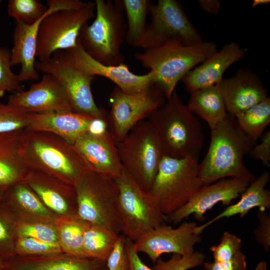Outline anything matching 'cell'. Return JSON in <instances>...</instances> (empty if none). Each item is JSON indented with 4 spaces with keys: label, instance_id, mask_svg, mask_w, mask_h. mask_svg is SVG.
<instances>
[{
    "label": "cell",
    "instance_id": "cell-1",
    "mask_svg": "<svg viewBox=\"0 0 270 270\" xmlns=\"http://www.w3.org/2000/svg\"><path fill=\"white\" fill-rule=\"evenodd\" d=\"M256 142L240 127L235 116L228 114L210 129V141L206 156L199 162V176L203 185L232 178L249 183L255 179L244 162Z\"/></svg>",
    "mask_w": 270,
    "mask_h": 270
},
{
    "label": "cell",
    "instance_id": "cell-2",
    "mask_svg": "<svg viewBox=\"0 0 270 270\" xmlns=\"http://www.w3.org/2000/svg\"><path fill=\"white\" fill-rule=\"evenodd\" d=\"M19 154L30 170L74 186L82 175L90 170L73 145L48 132L23 130Z\"/></svg>",
    "mask_w": 270,
    "mask_h": 270
},
{
    "label": "cell",
    "instance_id": "cell-3",
    "mask_svg": "<svg viewBox=\"0 0 270 270\" xmlns=\"http://www.w3.org/2000/svg\"><path fill=\"white\" fill-rule=\"evenodd\" d=\"M148 120L164 155L176 158L198 157L204 143L200 123L176 90Z\"/></svg>",
    "mask_w": 270,
    "mask_h": 270
},
{
    "label": "cell",
    "instance_id": "cell-4",
    "mask_svg": "<svg viewBox=\"0 0 270 270\" xmlns=\"http://www.w3.org/2000/svg\"><path fill=\"white\" fill-rule=\"evenodd\" d=\"M216 51V46L212 42L190 45L170 42L137 53L135 57L153 72L154 82L162 89L167 100L180 80Z\"/></svg>",
    "mask_w": 270,
    "mask_h": 270
},
{
    "label": "cell",
    "instance_id": "cell-5",
    "mask_svg": "<svg viewBox=\"0 0 270 270\" xmlns=\"http://www.w3.org/2000/svg\"><path fill=\"white\" fill-rule=\"evenodd\" d=\"M94 2V20L82 26L78 40L89 56L102 64L124 63L120 47L125 40L126 22L121 0Z\"/></svg>",
    "mask_w": 270,
    "mask_h": 270
},
{
    "label": "cell",
    "instance_id": "cell-6",
    "mask_svg": "<svg viewBox=\"0 0 270 270\" xmlns=\"http://www.w3.org/2000/svg\"><path fill=\"white\" fill-rule=\"evenodd\" d=\"M198 157L176 158L164 155L149 192L168 216L184 206L202 186Z\"/></svg>",
    "mask_w": 270,
    "mask_h": 270
},
{
    "label": "cell",
    "instance_id": "cell-7",
    "mask_svg": "<svg viewBox=\"0 0 270 270\" xmlns=\"http://www.w3.org/2000/svg\"><path fill=\"white\" fill-rule=\"evenodd\" d=\"M74 186L78 216L88 224L104 226L120 234V191L116 180L90 170Z\"/></svg>",
    "mask_w": 270,
    "mask_h": 270
},
{
    "label": "cell",
    "instance_id": "cell-8",
    "mask_svg": "<svg viewBox=\"0 0 270 270\" xmlns=\"http://www.w3.org/2000/svg\"><path fill=\"white\" fill-rule=\"evenodd\" d=\"M116 144L124 170L141 188L149 192L164 156L150 122L148 120L140 122Z\"/></svg>",
    "mask_w": 270,
    "mask_h": 270
},
{
    "label": "cell",
    "instance_id": "cell-9",
    "mask_svg": "<svg viewBox=\"0 0 270 270\" xmlns=\"http://www.w3.org/2000/svg\"><path fill=\"white\" fill-rule=\"evenodd\" d=\"M120 196L118 212L121 232L136 242L167 220L156 199L141 188L124 169L115 178Z\"/></svg>",
    "mask_w": 270,
    "mask_h": 270
},
{
    "label": "cell",
    "instance_id": "cell-10",
    "mask_svg": "<svg viewBox=\"0 0 270 270\" xmlns=\"http://www.w3.org/2000/svg\"><path fill=\"white\" fill-rule=\"evenodd\" d=\"M166 100L164 90L156 83L132 92L116 86L110 96L108 112L109 132L116 142L124 140L138 123L148 118Z\"/></svg>",
    "mask_w": 270,
    "mask_h": 270
},
{
    "label": "cell",
    "instance_id": "cell-11",
    "mask_svg": "<svg viewBox=\"0 0 270 270\" xmlns=\"http://www.w3.org/2000/svg\"><path fill=\"white\" fill-rule=\"evenodd\" d=\"M96 14L94 1L80 9L56 11L41 22L38 32L36 58L48 60L56 52L75 48L82 26Z\"/></svg>",
    "mask_w": 270,
    "mask_h": 270
},
{
    "label": "cell",
    "instance_id": "cell-12",
    "mask_svg": "<svg viewBox=\"0 0 270 270\" xmlns=\"http://www.w3.org/2000/svg\"><path fill=\"white\" fill-rule=\"evenodd\" d=\"M146 32L138 48H154L170 42L190 45L202 41L180 4L175 0H158L153 4Z\"/></svg>",
    "mask_w": 270,
    "mask_h": 270
},
{
    "label": "cell",
    "instance_id": "cell-13",
    "mask_svg": "<svg viewBox=\"0 0 270 270\" xmlns=\"http://www.w3.org/2000/svg\"><path fill=\"white\" fill-rule=\"evenodd\" d=\"M37 70L54 76L62 85L73 112L94 118H106L108 112L96 104L91 89L95 76L82 70L64 50L55 52L50 59L36 61Z\"/></svg>",
    "mask_w": 270,
    "mask_h": 270
},
{
    "label": "cell",
    "instance_id": "cell-14",
    "mask_svg": "<svg viewBox=\"0 0 270 270\" xmlns=\"http://www.w3.org/2000/svg\"><path fill=\"white\" fill-rule=\"evenodd\" d=\"M86 2L78 0H48V10L40 19L31 24L16 22L13 34L11 66L20 64L18 74L20 81L37 80L39 78L35 68L36 42L40 24L46 16L54 12L65 10L80 9Z\"/></svg>",
    "mask_w": 270,
    "mask_h": 270
},
{
    "label": "cell",
    "instance_id": "cell-15",
    "mask_svg": "<svg viewBox=\"0 0 270 270\" xmlns=\"http://www.w3.org/2000/svg\"><path fill=\"white\" fill-rule=\"evenodd\" d=\"M197 226L194 222H184L175 228L163 224L141 236L134 245L138 253H144L154 263L164 254H190L202 240Z\"/></svg>",
    "mask_w": 270,
    "mask_h": 270
},
{
    "label": "cell",
    "instance_id": "cell-16",
    "mask_svg": "<svg viewBox=\"0 0 270 270\" xmlns=\"http://www.w3.org/2000/svg\"><path fill=\"white\" fill-rule=\"evenodd\" d=\"M250 183L232 178L220 180L202 186L182 207L168 215L167 220L177 224L191 214L199 221L216 204L229 206L246 190Z\"/></svg>",
    "mask_w": 270,
    "mask_h": 270
},
{
    "label": "cell",
    "instance_id": "cell-17",
    "mask_svg": "<svg viewBox=\"0 0 270 270\" xmlns=\"http://www.w3.org/2000/svg\"><path fill=\"white\" fill-rule=\"evenodd\" d=\"M7 104L25 114L72 111L64 88L50 74L28 90L12 93Z\"/></svg>",
    "mask_w": 270,
    "mask_h": 270
},
{
    "label": "cell",
    "instance_id": "cell-18",
    "mask_svg": "<svg viewBox=\"0 0 270 270\" xmlns=\"http://www.w3.org/2000/svg\"><path fill=\"white\" fill-rule=\"evenodd\" d=\"M64 51L82 70L94 76H99L107 78L124 92H139L154 83L152 71L145 74L138 75L130 71L128 66L124 63L116 66L102 64L89 56L78 40L75 48Z\"/></svg>",
    "mask_w": 270,
    "mask_h": 270
},
{
    "label": "cell",
    "instance_id": "cell-19",
    "mask_svg": "<svg viewBox=\"0 0 270 270\" xmlns=\"http://www.w3.org/2000/svg\"><path fill=\"white\" fill-rule=\"evenodd\" d=\"M24 180L46 208L58 217L78 216L76 193L74 185L32 170Z\"/></svg>",
    "mask_w": 270,
    "mask_h": 270
},
{
    "label": "cell",
    "instance_id": "cell-20",
    "mask_svg": "<svg viewBox=\"0 0 270 270\" xmlns=\"http://www.w3.org/2000/svg\"><path fill=\"white\" fill-rule=\"evenodd\" d=\"M73 146L91 170L114 179L122 172L116 142L110 132L100 136L86 132Z\"/></svg>",
    "mask_w": 270,
    "mask_h": 270
},
{
    "label": "cell",
    "instance_id": "cell-21",
    "mask_svg": "<svg viewBox=\"0 0 270 270\" xmlns=\"http://www.w3.org/2000/svg\"><path fill=\"white\" fill-rule=\"evenodd\" d=\"M218 84L228 114L235 117L268 97L259 78L248 70H240Z\"/></svg>",
    "mask_w": 270,
    "mask_h": 270
},
{
    "label": "cell",
    "instance_id": "cell-22",
    "mask_svg": "<svg viewBox=\"0 0 270 270\" xmlns=\"http://www.w3.org/2000/svg\"><path fill=\"white\" fill-rule=\"evenodd\" d=\"M246 52V48L236 42L226 44L220 51L216 50L182 78L186 90L191 93L219 84L226 70L243 58Z\"/></svg>",
    "mask_w": 270,
    "mask_h": 270
},
{
    "label": "cell",
    "instance_id": "cell-23",
    "mask_svg": "<svg viewBox=\"0 0 270 270\" xmlns=\"http://www.w3.org/2000/svg\"><path fill=\"white\" fill-rule=\"evenodd\" d=\"M4 262L11 270H108L106 262L64 252L16 255Z\"/></svg>",
    "mask_w": 270,
    "mask_h": 270
},
{
    "label": "cell",
    "instance_id": "cell-24",
    "mask_svg": "<svg viewBox=\"0 0 270 270\" xmlns=\"http://www.w3.org/2000/svg\"><path fill=\"white\" fill-rule=\"evenodd\" d=\"M26 116V130L50 132L72 145L87 132L90 122L94 118L73 111L30 114Z\"/></svg>",
    "mask_w": 270,
    "mask_h": 270
},
{
    "label": "cell",
    "instance_id": "cell-25",
    "mask_svg": "<svg viewBox=\"0 0 270 270\" xmlns=\"http://www.w3.org/2000/svg\"><path fill=\"white\" fill-rule=\"evenodd\" d=\"M4 199L18 222L54 223L58 218L46 208L24 180L8 188Z\"/></svg>",
    "mask_w": 270,
    "mask_h": 270
},
{
    "label": "cell",
    "instance_id": "cell-26",
    "mask_svg": "<svg viewBox=\"0 0 270 270\" xmlns=\"http://www.w3.org/2000/svg\"><path fill=\"white\" fill-rule=\"evenodd\" d=\"M270 180L268 172H263L258 178L250 183L246 190L240 194V200L234 204L228 206L223 211L214 218L198 226L196 231L201 234L208 226L223 218L236 215L244 217L252 208H258L260 211L270 209V192L266 186Z\"/></svg>",
    "mask_w": 270,
    "mask_h": 270
},
{
    "label": "cell",
    "instance_id": "cell-27",
    "mask_svg": "<svg viewBox=\"0 0 270 270\" xmlns=\"http://www.w3.org/2000/svg\"><path fill=\"white\" fill-rule=\"evenodd\" d=\"M22 131L0 133V187L6 190L24 180L30 170L19 154Z\"/></svg>",
    "mask_w": 270,
    "mask_h": 270
},
{
    "label": "cell",
    "instance_id": "cell-28",
    "mask_svg": "<svg viewBox=\"0 0 270 270\" xmlns=\"http://www.w3.org/2000/svg\"><path fill=\"white\" fill-rule=\"evenodd\" d=\"M186 104L194 114L212 128L227 116L224 100L218 85L202 88L190 93Z\"/></svg>",
    "mask_w": 270,
    "mask_h": 270
},
{
    "label": "cell",
    "instance_id": "cell-29",
    "mask_svg": "<svg viewBox=\"0 0 270 270\" xmlns=\"http://www.w3.org/2000/svg\"><path fill=\"white\" fill-rule=\"evenodd\" d=\"M119 236L106 226L88 223L83 238L84 256L106 262Z\"/></svg>",
    "mask_w": 270,
    "mask_h": 270
},
{
    "label": "cell",
    "instance_id": "cell-30",
    "mask_svg": "<svg viewBox=\"0 0 270 270\" xmlns=\"http://www.w3.org/2000/svg\"><path fill=\"white\" fill-rule=\"evenodd\" d=\"M121 2L126 18L125 40L129 44L138 47L153 3L150 0H122Z\"/></svg>",
    "mask_w": 270,
    "mask_h": 270
},
{
    "label": "cell",
    "instance_id": "cell-31",
    "mask_svg": "<svg viewBox=\"0 0 270 270\" xmlns=\"http://www.w3.org/2000/svg\"><path fill=\"white\" fill-rule=\"evenodd\" d=\"M88 223L74 216L58 217L54 222L58 242L63 252L85 257L83 238Z\"/></svg>",
    "mask_w": 270,
    "mask_h": 270
},
{
    "label": "cell",
    "instance_id": "cell-32",
    "mask_svg": "<svg viewBox=\"0 0 270 270\" xmlns=\"http://www.w3.org/2000/svg\"><path fill=\"white\" fill-rule=\"evenodd\" d=\"M240 128L257 142L270 123V98L264 100L236 117Z\"/></svg>",
    "mask_w": 270,
    "mask_h": 270
},
{
    "label": "cell",
    "instance_id": "cell-33",
    "mask_svg": "<svg viewBox=\"0 0 270 270\" xmlns=\"http://www.w3.org/2000/svg\"><path fill=\"white\" fill-rule=\"evenodd\" d=\"M18 220L10 206L0 200V260L6 261L16 255Z\"/></svg>",
    "mask_w": 270,
    "mask_h": 270
},
{
    "label": "cell",
    "instance_id": "cell-34",
    "mask_svg": "<svg viewBox=\"0 0 270 270\" xmlns=\"http://www.w3.org/2000/svg\"><path fill=\"white\" fill-rule=\"evenodd\" d=\"M47 6L37 0H10L8 12L16 22L31 24L46 13Z\"/></svg>",
    "mask_w": 270,
    "mask_h": 270
},
{
    "label": "cell",
    "instance_id": "cell-35",
    "mask_svg": "<svg viewBox=\"0 0 270 270\" xmlns=\"http://www.w3.org/2000/svg\"><path fill=\"white\" fill-rule=\"evenodd\" d=\"M17 236L33 238L45 242L59 244L54 223L18 222Z\"/></svg>",
    "mask_w": 270,
    "mask_h": 270
},
{
    "label": "cell",
    "instance_id": "cell-36",
    "mask_svg": "<svg viewBox=\"0 0 270 270\" xmlns=\"http://www.w3.org/2000/svg\"><path fill=\"white\" fill-rule=\"evenodd\" d=\"M2 1L0 0V4ZM10 50L0 46V98L6 92L12 93L24 90L18 74L11 69Z\"/></svg>",
    "mask_w": 270,
    "mask_h": 270
},
{
    "label": "cell",
    "instance_id": "cell-37",
    "mask_svg": "<svg viewBox=\"0 0 270 270\" xmlns=\"http://www.w3.org/2000/svg\"><path fill=\"white\" fill-rule=\"evenodd\" d=\"M60 252H63L59 244L45 242L31 237L17 238L16 255H46Z\"/></svg>",
    "mask_w": 270,
    "mask_h": 270
},
{
    "label": "cell",
    "instance_id": "cell-38",
    "mask_svg": "<svg viewBox=\"0 0 270 270\" xmlns=\"http://www.w3.org/2000/svg\"><path fill=\"white\" fill-rule=\"evenodd\" d=\"M205 258V254L199 251L184 256L173 254L166 261L158 259L153 268L155 270H188L202 265Z\"/></svg>",
    "mask_w": 270,
    "mask_h": 270
},
{
    "label": "cell",
    "instance_id": "cell-39",
    "mask_svg": "<svg viewBox=\"0 0 270 270\" xmlns=\"http://www.w3.org/2000/svg\"><path fill=\"white\" fill-rule=\"evenodd\" d=\"M26 114L0 102V133L25 130L28 126Z\"/></svg>",
    "mask_w": 270,
    "mask_h": 270
},
{
    "label": "cell",
    "instance_id": "cell-40",
    "mask_svg": "<svg viewBox=\"0 0 270 270\" xmlns=\"http://www.w3.org/2000/svg\"><path fill=\"white\" fill-rule=\"evenodd\" d=\"M242 244L241 239L236 234L228 231L224 232L220 242L210 248L214 262H220L230 260L241 251Z\"/></svg>",
    "mask_w": 270,
    "mask_h": 270
},
{
    "label": "cell",
    "instance_id": "cell-41",
    "mask_svg": "<svg viewBox=\"0 0 270 270\" xmlns=\"http://www.w3.org/2000/svg\"><path fill=\"white\" fill-rule=\"evenodd\" d=\"M126 238L124 235L120 234L113 250L106 260L108 270H129Z\"/></svg>",
    "mask_w": 270,
    "mask_h": 270
},
{
    "label": "cell",
    "instance_id": "cell-42",
    "mask_svg": "<svg viewBox=\"0 0 270 270\" xmlns=\"http://www.w3.org/2000/svg\"><path fill=\"white\" fill-rule=\"evenodd\" d=\"M266 211L258 210V224L254 234L256 240L264 248L265 252H268L270 251V216Z\"/></svg>",
    "mask_w": 270,
    "mask_h": 270
},
{
    "label": "cell",
    "instance_id": "cell-43",
    "mask_svg": "<svg viewBox=\"0 0 270 270\" xmlns=\"http://www.w3.org/2000/svg\"><path fill=\"white\" fill-rule=\"evenodd\" d=\"M206 270H246V256L239 252L230 260L220 262H204L202 264Z\"/></svg>",
    "mask_w": 270,
    "mask_h": 270
},
{
    "label": "cell",
    "instance_id": "cell-44",
    "mask_svg": "<svg viewBox=\"0 0 270 270\" xmlns=\"http://www.w3.org/2000/svg\"><path fill=\"white\" fill-rule=\"evenodd\" d=\"M261 136V142L254 145L249 154L256 160H260L264 166L270 168V131H266Z\"/></svg>",
    "mask_w": 270,
    "mask_h": 270
},
{
    "label": "cell",
    "instance_id": "cell-45",
    "mask_svg": "<svg viewBox=\"0 0 270 270\" xmlns=\"http://www.w3.org/2000/svg\"><path fill=\"white\" fill-rule=\"evenodd\" d=\"M126 249L128 260L129 270H155L147 266L142 260L135 248L134 242L126 238Z\"/></svg>",
    "mask_w": 270,
    "mask_h": 270
},
{
    "label": "cell",
    "instance_id": "cell-46",
    "mask_svg": "<svg viewBox=\"0 0 270 270\" xmlns=\"http://www.w3.org/2000/svg\"><path fill=\"white\" fill-rule=\"evenodd\" d=\"M108 132H109L108 116L92 118L88 125L87 133L93 136H100Z\"/></svg>",
    "mask_w": 270,
    "mask_h": 270
},
{
    "label": "cell",
    "instance_id": "cell-47",
    "mask_svg": "<svg viewBox=\"0 0 270 270\" xmlns=\"http://www.w3.org/2000/svg\"><path fill=\"white\" fill-rule=\"evenodd\" d=\"M198 4L204 10L213 14H218L220 6L218 0H200Z\"/></svg>",
    "mask_w": 270,
    "mask_h": 270
},
{
    "label": "cell",
    "instance_id": "cell-48",
    "mask_svg": "<svg viewBox=\"0 0 270 270\" xmlns=\"http://www.w3.org/2000/svg\"><path fill=\"white\" fill-rule=\"evenodd\" d=\"M270 2V0H254L252 4V6L254 8L260 5L268 4Z\"/></svg>",
    "mask_w": 270,
    "mask_h": 270
},
{
    "label": "cell",
    "instance_id": "cell-49",
    "mask_svg": "<svg viewBox=\"0 0 270 270\" xmlns=\"http://www.w3.org/2000/svg\"><path fill=\"white\" fill-rule=\"evenodd\" d=\"M6 190L0 187V200L4 198Z\"/></svg>",
    "mask_w": 270,
    "mask_h": 270
},
{
    "label": "cell",
    "instance_id": "cell-50",
    "mask_svg": "<svg viewBox=\"0 0 270 270\" xmlns=\"http://www.w3.org/2000/svg\"><path fill=\"white\" fill-rule=\"evenodd\" d=\"M6 265L4 261L0 260V270H5Z\"/></svg>",
    "mask_w": 270,
    "mask_h": 270
},
{
    "label": "cell",
    "instance_id": "cell-51",
    "mask_svg": "<svg viewBox=\"0 0 270 270\" xmlns=\"http://www.w3.org/2000/svg\"><path fill=\"white\" fill-rule=\"evenodd\" d=\"M5 270H10V269H6Z\"/></svg>",
    "mask_w": 270,
    "mask_h": 270
}]
</instances>
